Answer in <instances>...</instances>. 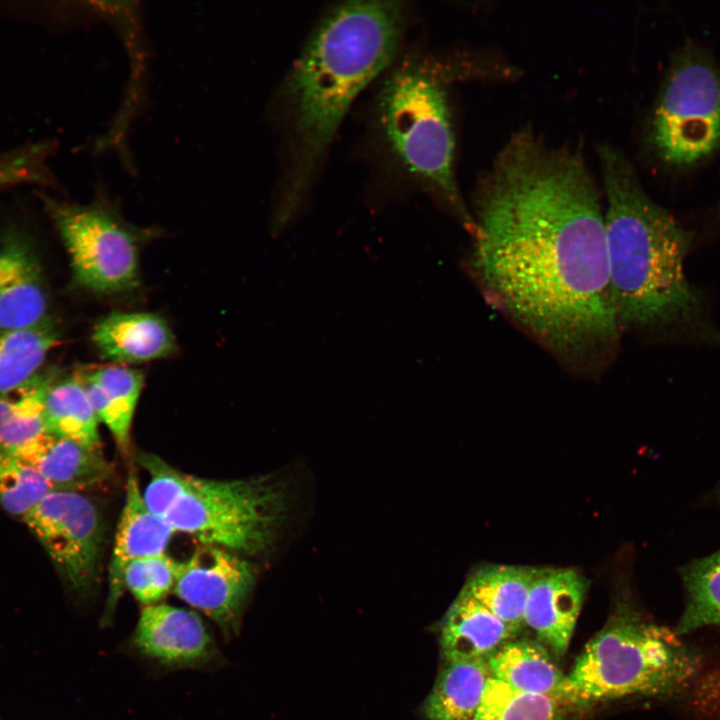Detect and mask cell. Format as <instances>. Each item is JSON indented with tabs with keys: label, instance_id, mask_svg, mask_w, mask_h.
Returning a JSON list of instances; mask_svg holds the SVG:
<instances>
[{
	"label": "cell",
	"instance_id": "cell-1",
	"mask_svg": "<svg viewBox=\"0 0 720 720\" xmlns=\"http://www.w3.org/2000/svg\"><path fill=\"white\" fill-rule=\"evenodd\" d=\"M472 217V266L489 302L568 368H606L623 332L604 207L582 157L513 135L482 178Z\"/></svg>",
	"mask_w": 720,
	"mask_h": 720
},
{
	"label": "cell",
	"instance_id": "cell-2",
	"mask_svg": "<svg viewBox=\"0 0 720 720\" xmlns=\"http://www.w3.org/2000/svg\"><path fill=\"white\" fill-rule=\"evenodd\" d=\"M609 278L622 332L680 344L720 346V327L685 264L695 232L643 189L616 149L600 150Z\"/></svg>",
	"mask_w": 720,
	"mask_h": 720
},
{
	"label": "cell",
	"instance_id": "cell-3",
	"mask_svg": "<svg viewBox=\"0 0 720 720\" xmlns=\"http://www.w3.org/2000/svg\"><path fill=\"white\" fill-rule=\"evenodd\" d=\"M406 21L395 1H348L326 11L282 89L289 163L281 217L299 205L355 98L392 64Z\"/></svg>",
	"mask_w": 720,
	"mask_h": 720
},
{
	"label": "cell",
	"instance_id": "cell-4",
	"mask_svg": "<svg viewBox=\"0 0 720 720\" xmlns=\"http://www.w3.org/2000/svg\"><path fill=\"white\" fill-rule=\"evenodd\" d=\"M700 657L674 631L621 606L585 645L566 680L575 706L628 696H671L695 680Z\"/></svg>",
	"mask_w": 720,
	"mask_h": 720
},
{
	"label": "cell",
	"instance_id": "cell-5",
	"mask_svg": "<svg viewBox=\"0 0 720 720\" xmlns=\"http://www.w3.org/2000/svg\"><path fill=\"white\" fill-rule=\"evenodd\" d=\"M443 80L441 69L424 56L402 60L379 89L375 121L402 170L444 201L472 232L473 218L454 172L455 140Z\"/></svg>",
	"mask_w": 720,
	"mask_h": 720
},
{
	"label": "cell",
	"instance_id": "cell-6",
	"mask_svg": "<svg viewBox=\"0 0 720 720\" xmlns=\"http://www.w3.org/2000/svg\"><path fill=\"white\" fill-rule=\"evenodd\" d=\"M286 496L272 480H212L190 476L166 516L174 532L239 555H257L274 543L286 513Z\"/></svg>",
	"mask_w": 720,
	"mask_h": 720
},
{
	"label": "cell",
	"instance_id": "cell-7",
	"mask_svg": "<svg viewBox=\"0 0 720 720\" xmlns=\"http://www.w3.org/2000/svg\"><path fill=\"white\" fill-rule=\"evenodd\" d=\"M650 142L658 159L688 172L720 150V66L687 44L673 57L653 108Z\"/></svg>",
	"mask_w": 720,
	"mask_h": 720
},
{
	"label": "cell",
	"instance_id": "cell-8",
	"mask_svg": "<svg viewBox=\"0 0 720 720\" xmlns=\"http://www.w3.org/2000/svg\"><path fill=\"white\" fill-rule=\"evenodd\" d=\"M48 207L78 285L102 294L138 285L140 232L119 216L105 196L89 205L48 201Z\"/></svg>",
	"mask_w": 720,
	"mask_h": 720
},
{
	"label": "cell",
	"instance_id": "cell-9",
	"mask_svg": "<svg viewBox=\"0 0 720 720\" xmlns=\"http://www.w3.org/2000/svg\"><path fill=\"white\" fill-rule=\"evenodd\" d=\"M55 568L77 592H89L98 577L102 546L99 512L82 492L55 490L23 520Z\"/></svg>",
	"mask_w": 720,
	"mask_h": 720
},
{
	"label": "cell",
	"instance_id": "cell-10",
	"mask_svg": "<svg viewBox=\"0 0 720 720\" xmlns=\"http://www.w3.org/2000/svg\"><path fill=\"white\" fill-rule=\"evenodd\" d=\"M255 580L253 564L241 555L219 546L201 544L188 559L176 562L172 590L230 637L237 633Z\"/></svg>",
	"mask_w": 720,
	"mask_h": 720
},
{
	"label": "cell",
	"instance_id": "cell-11",
	"mask_svg": "<svg viewBox=\"0 0 720 720\" xmlns=\"http://www.w3.org/2000/svg\"><path fill=\"white\" fill-rule=\"evenodd\" d=\"M133 643L144 656L168 667H199L218 656L215 641L199 615L169 604L145 606Z\"/></svg>",
	"mask_w": 720,
	"mask_h": 720
},
{
	"label": "cell",
	"instance_id": "cell-12",
	"mask_svg": "<svg viewBox=\"0 0 720 720\" xmlns=\"http://www.w3.org/2000/svg\"><path fill=\"white\" fill-rule=\"evenodd\" d=\"M589 580L573 568L537 567L524 610L533 630L555 658L568 650Z\"/></svg>",
	"mask_w": 720,
	"mask_h": 720
},
{
	"label": "cell",
	"instance_id": "cell-13",
	"mask_svg": "<svg viewBox=\"0 0 720 720\" xmlns=\"http://www.w3.org/2000/svg\"><path fill=\"white\" fill-rule=\"evenodd\" d=\"M174 530L145 506L137 477L130 471L126 499L115 535L108 573V595L102 623L107 624L124 591V571L131 562L165 553Z\"/></svg>",
	"mask_w": 720,
	"mask_h": 720
},
{
	"label": "cell",
	"instance_id": "cell-14",
	"mask_svg": "<svg viewBox=\"0 0 720 720\" xmlns=\"http://www.w3.org/2000/svg\"><path fill=\"white\" fill-rule=\"evenodd\" d=\"M47 294L27 243L8 235L0 246V330H18L46 321Z\"/></svg>",
	"mask_w": 720,
	"mask_h": 720
},
{
	"label": "cell",
	"instance_id": "cell-15",
	"mask_svg": "<svg viewBox=\"0 0 720 720\" xmlns=\"http://www.w3.org/2000/svg\"><path fill=\"white\" fill-rule=\"evenodd\" d=\"M92 341L113 364H137L169 356L176 349L167 321L150 312H111L93 328Z\"/></svg>",
	"mask_w": 720,
	"mask_h": 720
},
{
	"label": "cell",
	"instance_id": "cell-16",
	"mask_svg": "<svg viewBox=\"0 0 720 720\" xmlns=\"http://www.w3.org/2000/svg\"><path fill=\"white\" fill-rule=\"evenodd\" d=\"M518 633L463 587L440 624L444 661L488 659Z\"/></svg>",
	"mask_w": 720,
	"mask_h": 720
},
{
	"label": "cell",
	"instance_id": "cell-17",
	"mask_svg": "<svg viewBox=\"0 0 720 720\" xmlns=\"http://www.w3.org/2000/svg\"><path fill=\"white\" fill-rule=\"evenodd\" d=\"M54 490L82 492L104 482L111 466L100 448L46 433L18 453Z\"/></svg>",
	"mask_w": 720,
	"mask_h": 720
},
{
	"label": "cell",
	"instance_id": "cell-18",
	"mask_svg": "<svg viewBox=\"0 0 720 720\" xmlns=\"http://www.w3.org/2000/svg\"><path fill=\"white\" fill-rule=\"evenodd\" d=\"M554 658L540 641L514 638L496 650L487 662L492 677L516 690L569 701L567 674Z\"/></svg>",
	"mask_w": 720,
	"mask_h": 720
},
{
	"label": "cell",
	"instance_id": "cell-19",
	"mask_svg": "<svg viewBox=\"0 0 720 720\" xmlns=\"http://www.w3.org/2000/svg\"><path fill=\"white\" fill-rule=\"evenodd\" d=\"M82 380L99 422L107 426L119 449L127 451L132 419L144 385L143 373L111 364L96 368Z\"/></svg>",
	"mask_w": 720,
	"mask_h": 720
},
{
	"label": "cell",
	"instance_id": "cell-20",
	"mask_svg": "<svg viewBox=\"0 0 720 720\" xmlns=\"http://www.w3.org/2000/svg\"><path fill=\"white\" fill-rule=\"evenodd\" d=\"M490 677L487 659L444 661L424 701L425 720H474Z\"/></svg>",
	"mask_w": 720,
	"mask_h": 720
},
{
	"label": "cell",
	"instance_id": "cell-21",
	"mask_svg": "<svg viewBox=\"0 0 720 720\" xmlns=\"http://www.w3.org/2000/svg\"><path fill=\"white\" fill-rule=\"evenodd\" d=\"M536 571L532 566L486 564L470 572L463 588L519 633Z\"/></svg>",
	"mask_w": 720,
	"mask_h": 720
},
{
	"label": "cell",
	"instance_id": "cell-22",
	"mask_svg": "<svg viewBox=\"0 0 720 720\" xmlns=\"http://www.w3.org/2000/svg\"><path fill=\"white\" fill-rule=\"evenodd\" d=\"M44 416L48 433L99 448V420L82 378L51 382L44 398Z\"/></svg>",
	"mask_w": 720,
	"mask_h": 720
},
{
	"label": "cell",
	"instance_id": "cell-23",
	"mask_svg": "<svg viewBox=\"0 0 720 720\" xmlns=\"http://www.w3.org/2000/svg\"><path fill=\"white\" fill-rule=\"evenodd\" d=\"M51 382L48 378L36 376L0 395V451L16 454L48 433L44 398Z\"/></svg>",
	"mask_w": 720,
	"mask_h": 720
},
{
	"label": "cell",
	"instance_id": "cell-24",
	"mask_svg": "<svg viewBox=\"0 0 720 720\" xmlns=\"http://www.w3.org/2000/svg\"><path fill=\"white\" fill-rule=\"evenodd\" d=\"M58 340L59 332L47 320L25 329L0 330V395L36 377Z\"/></svg>",
	"mask_w": 720,
	"mask_h": 720
},
{
	"label": "cell",
	"instance_id": "cell-25",
	"mask_svg": "<svg viewBox=\"0 0 720 720\" xmlns=\"http://www.w3.org/2000/svg\"><path fill=\"white\" fill-rule=\"evenodd\" d=\"M679 571L686 602L675 632L681 636L720 625V548L686 563Z\"/></svg>",
	"mask_w": 720,
	"mask_h": 720
},
{
	"label": "cell",
	"instance_id": "cell-26",
	"mask_svg": "<svg viewBox=\"0 0 720 720\" xmlns=\"http://www.w3.org/2000/svg\"><path fill=\"white\" fill-rule=\"evenodd\" d=\"M576 708L565 699L519 691L491 676L474 720H569Z\"/></svg>",
	"mask_w": 720,
	"mask_h": 720
},
{
	"label": "cell",
	"instance_id": "cell-27",
	"mask_svg": "<svg viewBox=\"0 0 720 720\" xmlns=\"http://www.w3.org/2000/svg\"><path fill=\"white\" fill-rule=\"evenodd\" d=\"M54 488L25 460L16 454L0 451V506L20 520Z\"/></svg>",
	"mask_w": 720,
	"mask_h": 720
},
{
	"label": "cell",
	"instance_id": "cell-28",
	"mask_svg": "<svg viewBox=\"0 0 720 720\" xmlns=\"http://www.w3.org/2000/svg\"><path fill=\"white\" fill-rule=\"evenodd\" d=\"M176 562L165 553L135 560L124 571V586L144 606L158 604L173 589Z\"/></svg>",
	"mask_w": 720,
	"mask_h": 720
},
{
	"label": "cell",
	"instance_id": "cell-29",
	"mask_svg": "<svg viewBox=\"0 0 720 720\" xmlns=\"http://www.w3.org/2000/svg\"><path fill=\"white\" fill-rule=\"evenodd\" d=\"M139 463L150 475L142 498L150 512L166 518L186 490L190 476L169 465L154 454L142 453Z\"/></svg>",
	"mask_w": 720,
	"mask_h": 720
},
{
	"label": "cell",
	"instance_id": "cell-30",
	"mask_svg": "<svg viewBox=\"0 0 720 720\" xmlns=\"http://www.w3.org/2000/svg\"><path fill=\"white\" fill-rule=\"evenodd\" d=\"M42 147L9 153L0 156V186L22 182L44 180L46 171L43 164Z\"/></svg>",
	"mask_w": 720,
	"mask_h": 720
}]
</instances>
